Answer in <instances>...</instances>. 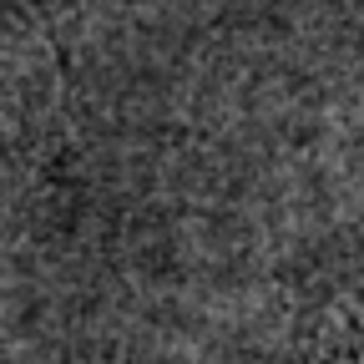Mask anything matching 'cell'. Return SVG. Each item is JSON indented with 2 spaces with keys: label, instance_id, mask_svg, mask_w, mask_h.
<instances>
[{
  "label": "cell",
  "instance_id": "cell-1",
  "mask_svg": "<svg viewBox=\"0 0 364 364\" xmlns=\"http://www.w3.org/2000/svg\"><path fill=\"white\" fill-rule=\"evenodd\" d=\"M289 364H364V258L299 314Z\"/></svg>",
  "mask_w": 364,
  "mask_h": 364
}]
</instances>
